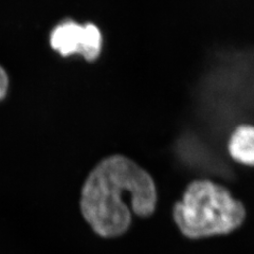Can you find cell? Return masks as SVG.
Masks as SVG:
<instances>
[{
  "mask_svg": "<svg viewBox=\"0 0 254 254\" xmlns=\"http://www.w3.org/2000/svg\"><path fill=\"white\" fill-rule=\"evenodd\" d=\"M158 200L153 177L131 159L113 155L103 159L82 189L81 211L93 231L117 237L129 229L132 215H153Z\"/></svg>",
  "mask_w": 254,
  "mask_h": 254,
  "instance_id": "obj_1",
  "label": "cell"
},
{
  "mask_svg": "<svg viewBox=\"0 0 254 254\" xmlns=\"http://www.w3.org/2000/svg\"><path fill=\"white\" fill-rule=\"evenodd\" d=\"M173 217L182 234L198 240L233 232L244 222L246 210L227 188L199 179L190 182L175 203Z\"/></svg>",
  "mask_w": 254,
  "mask_h": 254,
  "instance_id": "obj_2",
  "label": "cell"
},
{
  "mask_svg": "<svg viewBox=\"0 0 254 254\" xmlns=\"http://www.w3.org/2000/svg\"><path fill=\"white\" fill-rule=\"evenodd\" d=\"M86 43V27L85 25L66 20L55 27L50 35V45L52 49L58 51L62 57L70 55L84 51Z\"/></svg>",
  "mask_w": 254,
  "mask_h": 254,
  "instance_id": "obj_3",
  "label": "cell"
},
{
  "mask_svg": "<svg viewBox=\"0 0 254 254\" xmlns=\"http://www.w3.org/2000/svg\"><path fill=\"white\" fill-rule=\"evenodd\" d=\"M228 149L236 162L254 166V125L237 126L230 137Z\"/></svg>",
  "mask_w": 254,
  "mask_h": 254,
  "instance_id": "obj_4",
  "label": "cell"
},
{
  "mask_svg": "<svg viewBox=\"0 0 254 254\" xmlns=\"http://www.w3.org/2000/svg\"><path fill=\"white\" fill-rule=\"evenodd\" d=\"M9 88V77L4 69L0 66V101L3 100Z\"/></svg>",
  "mask_w": 254,
  "mask_h": 254,
  "instance_id": "obj_5",
  "label": "cell"
}]
</instances>
